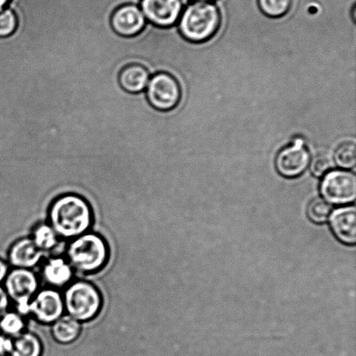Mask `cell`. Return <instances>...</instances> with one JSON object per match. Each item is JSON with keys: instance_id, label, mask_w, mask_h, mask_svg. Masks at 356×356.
Instances as JSON below:
<instances>
[{"instance_id": "cell-1", "label": "cell", "mask_w": 356, "mask_h": 356, "mask_svg": "<svg viewBox=\"0 0 356 356\" xmlns=\"http://www.w3.org/2000/svg\"><path fill=\"white\" fill-rule=\"evenodd\" d=\"M15 31L0 38V96L14 132L95 131L118 85L124 38L113 0H10Z\"/></svg>"}, {"instance_id": "cell-2", "label": "cell", "mask_w": 356, "mask_h": 356, "mask_svg": "<svg viewBox=\"0 0 356 356\" xmlns=\"http://www.w3.org/2000/svg\"><path fill=\"white\" fill-rule=\"evenodd\" d=\"M49 225L59 239L73 240L89 232L93 224L92 205L82 195L63 194L52 201L48 212Z\"/></svg>"}, {"instance_id": "cell-3", "label": "cell", "mask_w": 356, "mask_h": 356, "mask_svg": "<svg viewBox=\"0 0 356 356\" xmlns=\"http://www.w3.org/2000/svg\"><path fill=\"white\" fill-rule=\"evenodd\" d=\"M66 256L73 270L83 274H95L109 261V246L103 236L89 231L71 240Z\"/></svg>"}, {"instance_id": "cell-4", "label": "cell", "mask_w": 356, "mask_h": 356, "mask_svg": "<svg viewBox=\"0 0 356 356\" xmlns=\"http://www.w3.org/2000/svg\"><path fill=\"white\" fill-rule=\"evenodd\" d=\"M178 20V29L185 40L202 43L218 31L221 15L214 3L195 1L184 9Z\"/></svg>"}, {"instance_id": "cell-5", "label": "cell", "mask_w": 356, "mask_h": 356, "mask_svg": "<svg viewBox=\"0 0 356 356\" xmlns=\"http://www.w3.org/2000/svg\"><path fill=\"white\" fill-rule=\"evenodd\" d=\"M66 315L80 323L95 319L102 309L103 298L99 288L92 282H72L63 294Z\"/></svg>"}, {"instance_id": "cell-6", "label": "cell", "mask_w": 356, "mask_h": 356, "mask_svg": "<svg viewBox=\"0 0 356 356\" xmlns=\"http://www.w3.org/2000/svg\"><path fill=\"white\" fill-rule=\"evenodd\" d=\"M3 288L15 305L14 311L24 317L29 316L31 300L40 288L36 274L31 270L13 268L3 281Z\"/></svg>"}, {"instance_id": "cell-7", "label": "cell", "mask_w": 356, "mask_h": 356, "mask_svg": "<svg viewBox=\"0 0 356 356\" xmlns=\"http://www.w3.org/2000/svg\"><path fill=\"white\" fill-rule=\"evenodd\" d=\"M145 93L149 105L160 111L176 109L181 98L179 82L175 76L167 72H159L152 76Z\"/></svg>"}, {"instance_id": "cell-8", "label": "cell", "mask_w": 356, "mask_h": 356, "mask_svg": "<svg viewBox=\"0 0 356 356\" xmlns=\"http://www.w3.org/2000/svg\"><path fill=\"white\" fill-rule=\"evenodd\" d=\"M321 192L330 203H350L356 197L355 176L348 170L330 171L321 184Z\"/></svg>"}, {"instance_id": "cell-9", "label": "cell", "mask_w": 356, "mask_h": 356, "mask_svg": "<svg viewBox=\"0 0 356 356\" xmlns=\"http://www.w3.org/2000/svg\"><path fill=\"white\" fill-rule=\"evenodd\" d=\"M65 314L64 300L58 289H41L31 300L29 316L44 325H51Z\"/></svg>"}, {"instance_id": "cell-10", "label": "cell", "mask_w": 356, "mask_h": 356, "mask_svg": "<svg viewBox=\"0 0 356 356\" xmlns=\"http://www.w3.org/2000/svg\"><path fill=\"white\" fill-rule=\"evenodd\" d=\"M310 155L305 139L296 138L292 144L282 148L275 159V167L281 176L295 178L309 166Z\"/></svg>"}, {"instance_id": "cell-11", "label": "cell", "mask_w": 356, "mask_h": 356, "mask_svg": "<svg viewBox=\"0 0 356 356\" xmlns=\"http://www.w3.org/2000/svg\"><path fill=\"white\" fill-rule=\"evenodd\" d=\"M139 7L148 22L159 28L175 26L183 10L181 0H140Z\"/></svg>"}, {"instance_id": "cell-12", "label": "cell", "mask_w": 356, "mask_h": 356, "mask_svg": "<svg viewBox=\"0 0 356 356\" xmlns=\"http://www.w3.org/2000/svg\"><path fill=\"white\" fill-rule=\"evenodd\" d=\"M146 20L140 7L134 3H127L116 10L111 16V27L120 36L134 37L141 33Z\"/></svg>"}, {"instance_id": "cell-13", "label": "cell", "mask_w": 356, "mask_h": 356, "mask_svg": "<svg viewBox=\"0 0 356 356\" xmlns=\"http://www.w3.org/2000/svg\"><path fill=\"white\" fill-rule=\"evenodd\" d=\"M43 258L44 253L38 249L29 237L17 240L10 247L8 253L10 266L24 270H33Z\"/></svg>"}, {"instance_id": "cell-14", "label": "cell", "mask_w": 356, "mask_h": 356, "mask_svg": "<svg viewBox=\"0 0 356 356\" xmlns=\"http://www.w3.org/2000/svg\"><path fill=\"white\" fill-rule=\"evenodd\" d=\"M74 270L65 258L51 257L42 267V277L49 288L58 289L72 284Z\"/></svg>"}, {"instance_id": "cell-15", "label": "cell", "mask_w": 356, "mask_h": 356, "mask_svg": "<svg viewBox=\"0 0 356 356\" xmlns=\"http://www.w3.org/2000/svg\"><path fill=\"white\" fill-rule=\"evenodd\" d=\"M330 226L334 235L347 244L356 242V212L355 208L337 209L331 215Z\"/></svg>"}, {"instance_id": "cell-16", "label": "cell", "mask_w": 356, "mask_h": 356, "mask_svg": "<svg viewBox=\"0 0 356 356\" xmlns=\"http://www.w3.org/2000/svg\"><path fill=\"white\" fill-rule=\"evenodd\" d=\"M151 79L149 72L140 65H130L122 70L118 82L122 89L130 93L144 92Z\"/></svg>"}, {"instance_id": "cell-17", "label": "cell", "mask_w": 356, "mask_h": 356, "mask_svg": "<svg viewBox=\"0 0 356 356\" xmlns=\"http://www.w3.org/2000/svg\"><path fill=\"white\" fill-rule=\"evenodd\" d=\"M51 326L54 339L57 343L64 345L74 343L79 339L82 331V323L65 314Z\"/></svg>"}, {"instance_id": "cell-18", "label": "cell", "mask_w": 356, "mask_h": 356, "mask_svg": "<svg viewBox=\"0 0 356 356\" xmlns=\"http://www.w3.org/2000/svg\"><path fill=\"white\" fill-rule=\"evenodd\" d=\"M43 344L36 334L24 331L13 338V348L10 356H42Z\"/></svg>"}, {"instance_id": "cell-19", "label": "cell", "mask_w": 356, "mask_h": 356, "mask_svg": "<svg viewBox=\"0 0 356 356\" xmlns=\"http://www.w3.org/2000/svg\"><path fill=\"white\" fill-rule=\"evenodd\" d=\"M31 239L42 252L54 250L59 245L60 239L49 223H40L35 226Z\"/></svg>"}, {"instance_id": "cell-20", "label": "cell", "mask_w": 356, "mask_h": 356, "mask_svg": "<svg viewBox=\"0 0 356 356\" xmlns=\"http://www.w3.org/2000/svg\"><path fill=\"white\" fill-rule=\"evenodd\" d=\"M26 320L16 311H8L0 318V333L15 338L26 331Z\"/></svg>"}, {"instance_id": "cell-21", "label": "cell", "mask_w": 356, "mask_h": 356, "mask_svg": "<svg viewBox=\"0 0 356 356\" xmlns=\"http://www.w3.org/2000/svg\"><path fill=\"white\" fill-rule=\"evenodd\" d=\"M334 162L343 170L354 169L356 163V148L354 142H345L334 152Z\"/></svg>"}, {"instance_id": "cell-22", "label": "cell", "mask_w": 356, "mask_h": 356, "mask_svg": "<svg viewBox=\"0 0 356 356\" xmlns=\"http://www.w3.org/2000/svg\"><path fill=\"white\" fill-rule=\"evenodd\" d=\"M332 209V206L330 202L323 199L317 198L310 202L307 214L314 222L323 223L330 217Z\"/></svg>"}, {"instance_id": "cell-23", "label": "cell", "mask_w": 356, "mask_h": 356, "mask_svg": "<svg viewBox=\"0 0 356 356\" xmlns=\"http://www.w3.org/2000/svg\"><path fill=\"white\" fill-rule=\"evenodd\" d=\"M293 0H258L261 12L270 17L285 15L291 9Z\"/></svg>"}, {"instance_id": "cell-24", "label": "cell", "mask_w": 356, "mask_h": 356, "mask_svg": "<svg viewBox=\"0 0 356 356\" xmlns=\"http://www.w3.org/2000/svg\"><path fill=\"white\" fill-rule=\"evenodd\" d=\"M17 27V17L12 10L5 8L0 12V38L12 35Z\"/></svg>"}, {"instance_id": "cell-25", "label": "cell", "mask_w": 356, "mask_h": 356, "mask_svg": "<svg viewBox=\"0 0 356 356\" xmlns=\"http://www.w3.org/2000/svg\"><path fill=\"white\" fill-rule=\"evenodd\" d=\"M310 171L316 177H322L330 172L332 167V160L326 153H318L309 162Z\"/></svg>"}, {"instance_id": "cell-26", "label": "cell", "mask_w": 356, "mask_h": 356, "mask_svg": "<svg viewBox=\"0 0 356 356\" xmlns=\"http://www.w3.org/2000/svg\"><path fill=\"white\" fill-rule=\"evenodd\" d=\"M13 348V338L0 333V356H10Z\"/></svg>"}, {"instance_id": "cell-27", "label": "cell", "mask_w": 356, "mask_h": 356, "mask_svg": "<svg viewBox=\"0 0 356 356\" xmlns=\"http://www.w3.org/2000/svg\"><path fill=\"white\" fill-rule=\"evenodd\" d=\"M10 300L5 288L0 285V318L8 312Z\"/></svg>"}, {"instance_id": "cell-28", "label": "cell", "mask_w": 356, "mask_h": 356, "mask_svg": "<svg viewBox=\"0 0 356 356\" xmlns=\"http://www.w3.org/2000/svg\"><path fill=\"white\" fill-rule=\"evenodd\" d=\"M9 271V265L5 261L0 259V284L5 281Z\"/></svg>"}, {"instance_id": "cell-29", "label": "cell", "mask_w": 356, "mask_h": 356, "mask_svg": "<svg viewBox=\"0 0 356 356\" xmlns=\"http://www.w3.org/2000/svg\"><path fill=\"white\" fill-rule=\"evenodd\" d=\"M10 0H0V12H2L6 8Z\"/></svg>"}, {"instance_id": "cell-30", "label": "cell", "mask_w": 356, "mask_h": 356, "mask_svg": "<svg viewBox=\"0 0 356 356\" xmlns=\"http://www.w3.org/2000/svg\"><path fill=\"white\" fill-rule=\"evenodd\" d=\"M195 1L209 2V1H211V0H195Z\"/></svg>"}]
</instances>
